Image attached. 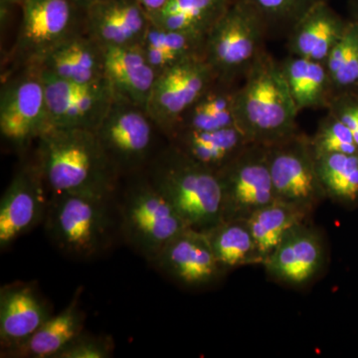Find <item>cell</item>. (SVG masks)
Segmentation results:
<instances>
[{
	"label": "cell",
	"mask_w": 358,
	"mask_h": 358,
	"mask_svg": "<svg viewBox=\"0 0 358 358\" xmlns=\"http://www.w3.org/2000/svg\"><path fill=\"white\" fill-rule=\"evenodd\" d=\"M36 155L50 193L115 194L121 176L96 131L50 128L37 141Z\"/></svg>",
	"instance_id": "6da1fadb"
},
{
	"label": "cell",
	"mask_w": 358,
	"mask_h": 358,
	"mask_svg": "<svg viewBox=\"0 0 358 358\" xmlns=\"http://www.w3.org/2000/svg\"><path fill=\"white\" fill-rule=\"evenodd\" d=\"M43 223L51 243L63 255L93 260L122 238L117 192L50 193Z\"/></svg>",
	"instance_id": "7a4b0ae2"
},
{
	"label": "cell",
	"mask_w": 358,
	"mask_h": 358,
	"mask_svg": "<svg viewBox=\"0 0 358 358\" xmlns=\"http://www.w3.org/2000/svg\"><path fill=\"white\" fill-rule=\"evenodd\" d=\"M243 80L235 98V126L250 143L268 147L300 131L281 62L265 51Z\"/></svg>",
	"instance_id": "3957f363"
},
{
	"label": "cell",
	"mask_w": 358,
	"mask_h": 358,
	"mask_svg": "<svg viewBox=\"0 0 358 358\" xmlns=\"http://www.w3.org/2000/svg\"><path fill=\"white\" fill-rule=\"evenodd\" d=\"M145 171L188 227L207 231L222 221V192L217 173L171 143L157 152Z\"/></svg>",
	"instance_id": "277c9868"
},
{
	"label": "cell",
	"mask_w": 358,
	"mask_h": 358,
	"mask_svg": "<svg viewBox=\"0 0 358 358\" xmlns=\"http://www.w3.org/2000/svg\"><path fill=\"white\" fill-rule=\"evenodd\" d=\"M126 178L117 192L122 239L150 264L188 226L147 171Z\"/></svg>",
	"instance_id": "5b68a950"
},
{
	"label": "cell",
	"mask_w": 358,
	"mask_h": 358,
	"mask_svg": "<svg viewBox=\"0 0 358 358\" xmlns=\"http://www.w3.org/2000/svg\"><path fill=\"white\" fill-rule=\"evenodd\" d=\"M268 30L245 0H233L205 38L204 59L219 81L237 84L266 51Z\"/></svg>",
	"instance_id": "8992f818"
},
{
	"label": "cell",
	"mask_w": 358,
	"mask_h": 358,
	"mask_svg": "<svg viewBox=\"0 0 358 358\" xmlns=\"http://www.w3.org/2000/svg\"><path fill=\"white\" fill-rule=\"evenodd\" d=\"M83 32L85 10L71 0H25L4 78L26 68H38L49 54Z\"/></svg>",
	"instance_id": "52a82bcc"
},
{
	"label": "cell",
	"mask_w": 358,
	"mask_h": 358,
	"mask_svg": "<svg viewBox=\"0 0 358 358\" xmlns=\"http://www.w3.org/2000/svg\"><path fill=\"white\" fill-rule=\"evenodd\" d=\"M50 129L46 90L38 68H26L4 78L0 92V133L18 152H24Z\"/></svg>",
	"instance_id": "ba28073f"
},
{
	"label": "cell",
	"mask_w": 358,
	"mask_h": 358,
	"mask_svg": "<svg viewBox=\"0 0 358 358\" xmlns=\"http://www.w3.org/2000/svg\"><path fill=\"white\" fill-rule=\"evenodd\" d=\"M157 131L159 129L147 110L114 95L109 112L96 134L108 157L124 178L147 169L157 155Z\"/></svg>",
	"instance_id": "9c48e42d"
},
{
	"label": "cell",
	"mask_w": 358,
	"mask_h": 358,
	"mask_svg": "<svg viewBox=\"0 0 358 358\" xmlns=\"http://www.w3.org/2000/svg\"><path fill=\"white\" fill-rule=\"evenodd\" d=\"M266 148L275 200L313 214L327 196L310 136L299 131Z\"/></svg>",
	"instance_id": "30bf717a"
},
{
	"label": "cell",
	"mask_w": 358,
	"mask_h": 358,
	"mask_svg": "<svg viewBox=\"0 0 358 358\" xmlns=\"http://www.w3.org/2000/svg\"><path fill=\"white\" fill-rule=\"evenodd\" d=\"M217 80L203 56L182 61L159 73L147 105V112L169 140L188 110Z\"/></svg>",
	"instance_id": "8fae6325"
},
{
	"label": "cell",
	"mask_w": 358,
	"mask_h": 358,
	"mask_svg": "<svg viewBox=\"0 0 358 358\" xmlns=\"http://www.w3.org/2000/svg\"><path fill=\"white\" fill-rule=\"evenodd\" d=\"M217 176L222 192V221L247 220L275 200L264 145L250 143Z\"/></svg>",
	"instance_id": "7c38bea8"
},
{
	"label": "cell",
	"mask_w": 358,
	"mask_h": 358,
	"mask_svg": "<svg viewBox=\"0 0 358 358\" xmlns=\"http://www.w3.org/2000/svg\"><path fill=\"white\" fill-rule=\"evenodd\" d=\"M50 192L38 162H25L14 173L0 200V250L43 223Z\"/></svg>",
	"instance_id": "4fadbf2b"
},
{
	"label": "cell",
	"mask_w": 358,
	"mask_h": 358,
	"mask_svg": "<svg viewBox=\"0 0 358 358\" xmlns=\"http://www.w3.org/2000/svg\"><path fill=\"white\" fill-rule=\"evenodd\" d=\"M40 72L46 90L50 128L96 131L114 99L109 81L105 79L92 84L73 83L44 71Z\"/></svg>",
	"instance_id": "5bb4252c"
},
{
	"label": "cell",
	"mask_w": 358,
	"mask_h": 358,
	"mask_svg": "<svg viewBox=\"0 0 358 358\" xmlns=\"http://www.w3.org/2000/svg\"><path fill=\"white\" fill-rule=\"evenodd\" d=\"M150 265L185 289L209 288L227 274L214 255L206 233L190 227L169 242Z\"/></svg>",
	"instance_id": "9a60e30c"
},
{
	"label": "cell",
	"mask_w": 358,
	"mask_h": 358,
	"mask_svg": "<svg viewBox=\"0 0 358 358\" xmlns=\"http://www.w3.org/2000/svg\"><path fill=\"white\" fill-rule=\"evenodd\" d=\"M326 260L322 236L310 224L292 231L263 264L273 281L291 287L307 286L317 278Z\"/></svg>",
	"instance_id": "2e32d148"
},
{
	"label": "cell",
	"mask_w": 358,
	"mask_h": 358,
	"mask_svg": "<svg viewBox=\"0 0 358 358\" xmlns=\"http://www.w3.org/2000/svg\"><path fill=\"white\" fill-rule=\"evenodd\" d=\"M51 307L36 284L13 282L0 289V348L11 350L29 338L49 317Z\"/></svg>",
	"instance_id": "e0dca14e"
},
{
	"label": "cell",
	"mask_w": 358,
	"mask_h": 358,
	"mask_svg": "<svg viewBox=\"0 0 358 358\" xmlns=\"http://www.w3.org/2000/svg\"><path fill=\"white\" fill-rule=\"evenodd\" d=\"M150 25L136 0H100L85 10V30L103 48L140 45Z\"/></svg>",
	"instance_id": "ac0fdd59"
},
{
	"label": "cell",
	"mask_w": 358,
	"mask_h": 358,
	"mask_svg": "<svg viewBox=\"0 0 358 358\" xmlns=\"http://www.w3.org/2000/svg\"><path fill=\"white\" fill-rule=\"evenodd\" d=\"M343 20L327 0L313 4L296 21L288 35L289 55L326 62L329 52L345 32Z\"/></svg>",
	"instance_id": "d6986e66"
},
{
	"label": "cell",
	"mask_w": 358,
	"mask_h": 358,
	"mask_svg": "<svg viewBox=\"0 0 358 358\" xmlns=\"http://www.w3.org/2000/svg\"><path fill=\"white\" fill-rule=\"evenodd\" d=\"M103 54L106 79L114 95L147 110L148 99L159 74L148 62L141 45L107 47L103 48Z\"/></svg>",
	"instance_id": "ffe728a7"
},
{
	"label": "cell",
	"mask_w": 358,
	"mask_h": 358,
	"mask_svg": "<svg viewBox=\"0 0 358 358\" xmlns=\"http://www.w3.org/2000/svg\"><path fill=\"white\" fill-rule=\"evenodd\" d=\"M82 294L83 288L80 287L65 308L49 317L22 343L1 352V357L56 358L73 339L84 331L86 315L80 303Z\"/></svg>",
	"instance_id": "44dd1931"
},
{
	"label": "cell",
	"mask_w": 358,
	"mask_h": 358,
	"mask_svg": "<svg viewBox=\"0 0 358 358\" xmlns=\"http://www.w3.org/2000/svg\"><path fill=\"white\" fill-rule=\"evenodd\" d=\"M38 69L73 83H96L106 79L103 48L80 33L49 54Z\"/></svg>",
	"instance_id": "7402d4cb"
},
{
	"label": "cell",
	"mask_w": 358,
	"mask_h": 358,
	"mask_svg": "<svg viewBox=\"0 0 358 358\" xmlns=\"http://www.w3.org/2000/svg\"><path fill=\"white\" fill-rule=\"evenodd\" d=\"M169 141L190 159L215 173L251 143L236 126L215 131L178 129Z\"/></svg>",
	"instance_id": "603a6c76"
},
{
	"label": "cell",
	"mask_w": 358,
	"mask_h": 358,
	"mask_svg": "<svg viewBox=\"0 0 358 358\" xmlns=\"http://www.w3.org/2000/svg\"><path fill=\"white\" fill-rule=\"evenodd\" d=\"M281 67L299 113L307 109L327 110L334 93L324 63L289 55L282 61Z\"/></svg>",
	"instance_id": "cb8c5ba5"
},
{
	"label": "cell",
	"mask_w": 358,
	"mask_h": 358,
	"mask_svg": "<svg viewBox=\"0 0 358 358\" xmlns=\"http://www.w3.org/2000/svg\"><path fill=\"white\" fill-rule=\"evenodd\" d=\"M233 0H169L159 11L148 14L157 27L204 37Z\"/></svg>",
	"instance_id": "d4e9b609"
},
{
	"label": "cell",
	"mask_w": 358,
	"mask_h": 358,
	"mask_svg": "<svg viewBox=\"0 0 358 358\" xmlns=\"http://www.w3.org/2000/svg\"><path fill=\"white\" fill-rule=\"evenodd\" d=\"M310 215L293 205L274 200L247 219L262 266L292 231L308 223Z\"/></svg>",
	"instance_id": "484cf974"
},
{
	"label": "cell",
	"mask_w": 358,
	"mask_h": 358,
	"mask_svg": "<svg viewBox=\"0 0 358 358\" xmlns=\"http://www.w3.org/2000/svg\"><path fill=\"white\" fill-rule=\"evenodd\" d=\"M204 37L157 27L150 22L141 48L157 74L193 57L203 56Z\"/></svg>",
	"instance_id": "4316f807"
},
{
	"label": "cell",
	"mask_w": 358,
	"mask_h": 358,
	"mask_svg": "<svg viewBox=\"0 0 358 358\" xmlns=\"http://www.w3.org/2000/svg\"><path fill=\"white\" fill-rule=\"evenodd\" d=\"M237 84L216 80L181 120L178 129L215 131L235 126Z\"/></svg>",
	"instance_id": "83f0119b"
},
{
	"label": "cell",
	"mask_w": 358,
	"mask_h": 358,
	"mask_svg": "<svg viewBox=\"0 0 358 358\" xmlns=\"http://www.w3.org/2000/svg\"><path fill=\"white\" fill-rule=\"evenodd\" d=\"M204 232L214 255L226 272L245 266H262L246 220H223Z\"/></svg>",
	"instance_id": "f1b7e54d"
},
{
	"label": "cell",
	"mask_w": 358,
	"mask_h": 358,
	"mask_svg": "<svg viewBox=\"0 0 358 358\" xmlns=\"http://www.w3.org/2000/svg\"><path fill=\"white\" fill-rule=\"evenodd\" d=\"M315 157L327 199L345 208H357L358 155L329 154Z\"/></svg>",
	"instance_id": "f546056e"
},
{
	"label": "cell",
	"mask_w": 358,
	"mask_h": 358,
	"mask_svg": "<svg viewBox=\"0 0 358 358\" xmlns=\"http://www.w3.org/2000/svg\"><path fill=\"white\" fill-rule=\"evenodd\" d=\"M334 98L355 93L358 81V24L348 20L345 32L329 52L326 62Z\"/></svg>",
	"instance_id": "4dcf8cb0"
},
{
	"label": "cell",
	"mask_w": 358,
	"mask_h": 358,
	"mask_svg": "<svg viewBox=\"0 0 358 358\" xmlns=\"http://www.w3.org/2000/svg\"><path fill=\"white\" fill-rule=\"evenodd\" d=\"M262 18L268 34L289 35L296 21L320 0H245Z\"/></svg>",
	"instance_id": "1f68e13d"
},
{
	"label": "cell",
	"mask_w": 358,
	"mask_h": 358,
	"mask_svg": "<svg viewBox=\"0 0 358 358\" xmlns=\"http://www.w3.org/2000/svg\"><path fill=\"white\" fill-rule=\"evenodd\" d=\"M310 140L315 157L329 154L358 155V147L352 131L329 110L320 122Z\"/></svg>",
	"instance_id": "d6a6232c"
},
{
	"label": "cell",
	"mask_w": 358,
	"mask_h": 358,
	"mask_svg": "<svg viewBox=\"0 0 358 358\" xmlns=\"http://www.w3.org/2000/svg\"><path fill=\"white\" fill-rule=\"evenodd\" d=\"M115 352L114 339L83 331L73 339L56 358H110Z\"/></svg>",
	"instance_id": "836d02e7"
},
{
	"label": "cell",
	"mask_w": 358,
	"mask_h": 358,
	"mask_svg": "<svg viewBox=\"0 0 358 358\" xmlns=\"http://www.w3.org/2000/svg\"><path fill=\"white\" fill-rule=\"evenodd\" d=\"M327 110L350 129L358 147V96L352 93L334 96Z\"/></svg>",
	"instance_id": "e575fe53"
},
{
	"label": "cell",
	"mask_w": 358,
	"mask_h": 358,
	"mask_svg": "<svg viewBox=\"0 0 358 358\" xmlns=\"http://www.w3.org/2000/svg\"><path fill=\"white\" fill-rule=\"evenodd\" d=\"M25 0H0V23L1 28L6 27L13 18L16 9L22 7Z\"/></svg>",
	"instance_id": "d590c367"
},
{
	"label": "cell",
	"mask_w": 358,
	"mask_h": 358,
	"mask_svg": "<svg viewBox=\"0 0 358 358\" xmlns=\"http://www.w3.org/2000/svg\"><path fill=\"white\" fill-rule=\"evenodd\" d=\"M148 14L154 13L162 8L169 0H136Z\"/></svg>",
	"instance_id": "8d00e7d4"
},
{
	"label": "cell",
	"mask_w": 358,
	"mask_h": 358,
	"mask_svg": "<svg viewBox=\"0 0 358 358\" xmlns=\"http://www.w3.org/2000/svg\"><path fill=\"white\" fill-rule=\"evenodd\" d=\"M350 20L358 24V0H350Z\"/></svg>",
	"instance_id": "74e56055"
},
{
	"label": "cell",
	"mask_w": 358,
	"mask_h": 358,
	"mask_svg": "<svg viewBox=\"0 0 358 358\" xmlns=\"http://www.w3.org/2000/svg\"><path fill=\"white\" fill-rule=\"evenodd\" d=\"M71 1L83 10H86L90 6H93L94 3L100 1V0H71Z\"/></svg>",
	"instance_id": "f35d334b"
},
{
	"label": "cell",
	"mask_w": 358,
	"mask_h": 358,
	"mask_svg": "<svg viewBox=\"0 0 358 358\" xmlns=\"http://www.w3.org/2000/svg\"><path fill=\"white\" fill-rule=\"evenodd\" d=\"M353 94H355V95L358 96V81H357V88H355V93H353Z\"/></svg>",
	"instance_id": "ab89813d"
}]
</instances>
